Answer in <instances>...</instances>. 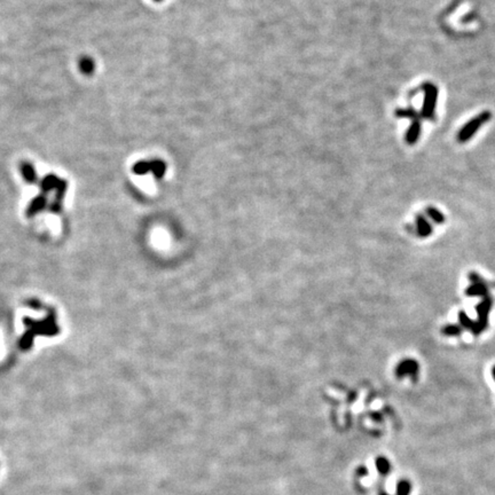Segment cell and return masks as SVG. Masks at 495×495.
<instances>
[{"label":"cell","instance_id":"cell-1","mask_svg":"<svg viewBox=\"0 0 495 495\" xmlns=\"http://www.w3.org/2000/svg\"><path fill=\"white\" fill-rule=\"evenodd\" d=\"M491 118H492V113H491L490 110H484V112L478 114L477 116L472 117V118L470 119L469 122H466L457 132V142H460V144L468 142L473 135L478 132L480 127L490 122Z\"/></svg>","mask_w":495,"mask_h":495},{"label":"cell","instance_id":"cell-2","mask_svg":"<svg viewBox=\"0 0 495 495\" xmlns=\"http://www.w3.org/2000/svg\"><path fill=\"white\" fill-rule=\"evenodd\" d=\"M422 88L424 91V101H423L419 115H421L423 119L432 120L434 118V115H436V107L439 91H438V87L436 85L433 83H430V81H426V83L423 84Z\"/></svg>","mask_w":495,"mask_h":495},{"label":"cell","instance_id":"cell-3","mask_svg":"<svg viewBox=\"0 0 495 495\" xmlns=\"http://www.w3.org/2000/svg\"><path fill=\"white\" fill-rule=\"evenodd\" d=\"M421 119L422 118H418V119L412 120V124H411V125H409L407 132H406V137H405V140H406V142H407L408 145H411V146L412 145H415L416 142L419 141V135H421V132H422V122H421Z\"/></svg>","mask_w":495,"mask_h":495},{"label":"cell","instance_id":"cell-4","mask_svg":"<svg viewBox=\"0 0 495 495\" xmlns=\"http://www.w3.org/2000/svg\"><path fill=\"white\" fill-rule=\"evenodd\" d=\"M418 363H416L415 361H412V360H406L401 363L400 366H399V368H398V375L399 376H402V375H405V374H412L413 376H415L416 375V373H418Z\"/></svg>","mask_w":495,"mask_h":495},{"label":"cell","instance_id":"cell-5","mask_svg":"<svg viewBox=\"0 0 495 495\" xmlns=\"http://www.w3.org/2000/svg\"><path fill=\"white\" fill-rule=\"evenodd\" d=\"M394 115H396L398 118H409L411 120L422 118L421 115H419V114L416 112L414 108H412V107H409V108H404V109L399 108L396 110Z\"/></svg>","mask_w":495,"mask_h":495},{"label":"cell","instance_id":"cell-6","mask_svg":"<svg viewBox=\"0 0 495 495\" xmlns=\"http://www.w3.org/2000/svg\"><path fill=\"white\" fill-rule=\"evenodd\" d=\"M79 68L85 75H91L94 70V61L91 58H83L79 61Z\"/></svg>","mask_w":495,"mask_h":495},{"label":"cell","instance_id":"cell-7","mask_svg":"<svg viewBox=\"0 0 495 495\" xmlns=\"http://www.w3.org/2000/svg\"><path fill=\"white\" fill-rule=\"evenodd\" d=\"M416 219H418V227H419V233H421L422 235H429L430 231H431V226H430V224L428 223V220H426L422 215H419L418 217H416Z\"/></svg>","mask_w":495,"mask_h":495},{"label":"cell","instance_id":"cell-8","mask_svg":"<svg viewBox=\"0 0 495 495\" xmlns=\"http://www.w3.org/2000/svg\"><path fill=\"white\" fill-rule=\"evenodd\" d=\"M426 212H428V215L430 216V218H432L436 223H438V224H443L444 223V220H445L444 215L440 211H438L437 209L428 208V209H426Z\"/></svg>","mask_w":495,"mask_h":495},{"label":"cell","instance_id":"cell-9","mask_svg":"<svg viewBox=\"0 0 495 495\" xmlns=\"http://www.w3.org/2000/svg\"><path fill=\"white\" fill-rule=\"evenodd\" d=\"M367 468H368V471H369V477L374 480V482H375L377 476H379V472H377L376 463H375V461H374V458H369V460L367 461Z\"/></svg>","mask_w":495,"mask_h":495},{"label":"cell","instance_id":"cell-10","mask_svg":"<svg viewBox=\"0 0 495 495\" xmlns=\"http://www.w3.org/2000/svg\"><path fill=\"white\" fill-rule=\"evenodd\" d=\"M22 171H23L24 177H26L28 180H33L34 179L35 170H34V167L31 166L30 164H24L23 167H22Z\"/></svg>","mask_w":495,"mask_h":495},{"label":"cell","instance_id":"cell-11","mask_svg":"<svg viewBox=\"0 0 495 495\" xmlns=\"http://www.w3.org/2000/svg\"><path fill=\"white\" fill-rule=\"evenodd\" d=\"M374 483V480L370 478V477H363V478L361 479V484L365 487H369V486H372V484Z\"/></svg>","mask_w":495,"mask_h":495},{"label":"cell","instance_id":"cell-12","mask_svg":"<svg viewBox=\"0 0 495 495\" xmlns=\"http://www.w3.org/2000/svg\"><path fill=\"white\" fill-rule=\"evenodd\" d=\"M445 333L448 334V335H457L458 334V330H457V327L450 326V327H447L446 329H445Z\"/></svg>","mask_w":495,"mask_h":495},{"label":"cell","instance_id":"cell-13","mask_svg":"<svg viewBox=\"0 0 495 495\" xmlns=\"http://www.w3.org/2000/svg\"><path fill=\"white\" fill-rule=\"evenodd\" d=\"M493 375H494V379H495V367H494V369H493Z\"/></svg>","mask_w":495,"mask_h":495},{"label":"cell","instance_id":"cell-14","mask_svg":"<svg viewBox=\"0 0 495 495\" xmlns=\"http://www.w3.org/2000/svg\"><path fill=\"white\" fill-rule=\"evenodd\" d=\"M156 1H161V0H156Z\"/></svg>","mask_w":495,"mask_h":495}]
</instances>
